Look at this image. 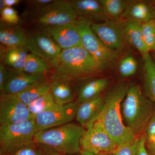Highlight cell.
Segmentation results:
<instances>
[{
  "instance_id": "cell-1",
  "label": "cell",
  "mask_w": 155,
  "mask_h": 155,
  "mask_svg": "<svg viewBox=\"0 0 155 155\" xmlns=\"http://www.w3.org/2000/svg\"><path fill=\"white\" fill-rule=\"evenodd\" d=\"M128 87L127 83L121 82L110 88L104 97L102 110L93 121L100 122L117 145L130 141L137 137L123 123L121 112V104Z\"/></svg>"
},
{
  "instance_id": "cell-2",
  "label": "cell",
  "mask_w": 155,
  "mask_h": 155,
  "mask_svg": "<svg viewBox=\"0 0 155 155\" xmlns=\"http://www.w3.org/2000/svg\"><path fill=\"white\" fill-rule=\"evenodd\" d=\"M121 112L126 126L136 136H140L144 132L155 111L152 102L144 96L138 85L133 84L128 87L121 104Z\"/></svg>"
},
{
  "instance_id": "cell-3",
  "label": "cell",
  "mask_w": 155,
  "mask_h": 155,
  "mask_svg": "<svg viewBox=\"0 0 155 155\" xmlns=\"http://www.w3.org/2000/svg\"><path fill=\"white\" fill-rule=\"evenodd\" d=\"M85 130L80 125L69 123L36 132L34 142L64 155L75 154L81 151V140Z\"/></svg>"
},
{
  "instance_id": "cell-4",
  "label": "cell",
  "mask_w": 155,
  "mask_h": 155,
  "mask_svg": "<svg viewBox=\"0 0 155 155\" xmlns=\"http://www.w3.org/2000/svg\"><path fill=\"white\" fill-rule=\"evenodd\" d=\"M49 63L56 72L73 79L102 72L94 59L82 46L62 50L58 58Z\"/></svg>"
},
{
  "instance_id": "cell-5",
  "label": "cell",
  "mask_w": 155,
  "mask_h": 155,
  "mask_svg": "<svg viewBox=\"0 0 155 155\" xmlns=\"http://www.w3.org/2000/svg\"><path fill=\"white\" fill-rule=\"evenodd\" d=\"M75 22L82 46L94 59L101 70L105 71L114 67L119 52L107 47L97 37L91 29L93 22L82 18H78Z\"/></svg>"
},
{
  "instance_id": "cell-6",
  "label": "cell",
  "mask_w": 155,
  "mask_h": 155,
  "mask_svg": "<svg viewBox=\"0 0 155 155\" xmlns=\"http://www.w3.org/2000/svg\"><path fill=\"white\" fill-rule=\"evenodd\" d=\"M36 132L34 118L15 124L0 125V153L10 152L34 142Z\"/></svg>"
},
{
  "instance_id": "cell-7",
  "label": "cell",
  "mask_w": 155,
  "mask_h": 155,
  "mask_svg": "<svg viewBox=\"0 0 155 155\" xmlns=\"http://www.w3.org/2000/svg\"><path fill=\"white\" fill-rule=\"evenodd\" d=\"M85 128L81 140V150L104 155H111L115 152L118 145L100 122H93Z\"/></svg>"
},
{
  "instance_id": "cell-8",
  "label": "cell",
  "mask_w": 155,
  "mask_h": 155,
  "mask_svg": "<svg viewBox=\"0 0 155 155\" xmlns=\"http://www.w3.org/2000/svg\"><path fill=\"white\" fill-rule=\"evenodd\" d=\"M34 19L47 27L73 23L78 18L70 1H54L35 12Z\"/></svg>"
},
{
  "instance_id": "cell-9",
  "label": "cell",
  "mask_w": 155,
  "mask_h": 155,
  "mask_svg": "<svg viewBox=\"0 0 155 155\" xmlns=\"http://www.w3.org/2000/svg\"><path fill=\"white\" fill-rule=\"evenodd\" d=\"M79 104L77 101L58 105L34 117L37 132L70 123L76 116Z\"/></svg>"
},
{
  "instance_id": "cell-10",
  "label": "cell",
  "mask_w": 155,
  "mask_h": 155,
  "mask_svg": "<svg viewBox=\"0 0 155 155\" xmlns=\"http://www.w3.org/2000/svg\"><path fill=\"white\" fill-rule=\"evenodd\" d=\"M32 118L28 106L16 94L2 93L0 96V125L15 124Z\"/></svg>"
},
{
  "instance_id": "cell-11",
  "label": "cell",
  "mask_w": 155,
  "mask_h": 155,
  "mask_svg": "<svg viewBox=\"0 0 155 155\" xmlns=\"http://www.w3.org/2000/svg\"><path fill=\"white\" fill-rule=\"evenodd\" d=\"M124 21L108 20L92 23L91 28L95 35L107 47L119 51L124 47L125 41Z\"/></svg>"
},
{
  "instance_id": "cell-12",
  "label": "cell",
  "mask_w": 155,
  "mask_h": 155,
  "mask_svg": "<svg viewBox=\"0 0 155 155\" xmlns=\"http://www.w3.org/2000/svg\"><path fill=\"white\" fill-rule=\"evenodd\" d=\"M25 48L31 54L49 62L60 55L62 49L44 31L28 36Z\"/></svg>"
},
{
  "instance_id": "cell-13",
  "label": "cell",
  "mask_w": 155,
  "mask_h": 155,
  "mask_svg": "<svg viewBox=\"0 0 155 155\" xmlns=\"http://www.w3.org/2000/svg\"><path fill=\"white\" fill-rule=\"evenodd\" d=\"M75 22L45 27L44 31L52 38L62 50L81 46H82L81 39Z\"/></svg>"
},
{
  "instance_id": "cell-14",
  "label": "cell",
  "mask_w": 155,
  "mask_h": 155,
  "mask_svg": "<svg viewBox=\"0 0 155 155\" xmlns=\"http://www.w3.org/2000/svg\"><path fill=\"white\" fill-rule=\"evenodd\" d=\"M49 80L50 92L58 105L75 102L72 78L56 72Z\"/></svg>"
},
{
  "instance_id": "cell-15",
  "label": "cell",
  "mask_w": 155,
  "mask_h": 155,
  "mask_svg": "<svg viewBox=\"0 0 155 155\" xmlns=\"http://www.w3.org/2000/svg\"><path fill=\"white\" fill-rule=\"evenodd\" d=\"M78 18H82L96 23L106 22L109 20L106 16L99 1L74 0L70 1Z\"/></svg>"
},
{
  "instance_id": "cell-16",
  "label": "cell",
  "mask_w": 155,
  "mask_h": 155,
  "mask_svg": "<svg viewBox=\"0 0 155 155\" xmlns=\"http://www.w3.org/2000/svg\"><path fill=\"white\" fill-rule=\"evenodd\" d=\"M46 78V76L30 75L9 68L2 93L17 94L31 84Z\"/></svg>"
},
{
  "instance_id": "cell-17",
  "label": "cell",
  "mask_w": 155,
  "mask_h": 155,
  "mask_svg": "<svg viewBox=\"0 0 155 155\" xmlns=\"http://www.w3.org/2000/svg\"><path fill=\"white\" fill-rule=\"evenodd\" d=\"M104 97L102 96L81 104L78 107L75 119L81 126L86 127L96 119L102 110Z\"/></svg>"
},
{
  "instance_id": "cell-18",
  "label": "cell",
  "mask_w": 155,
  "mask_h": 155,
  "mask_svg": "<svg viewBox=\"0 0 155 155\" xmlns=\"http://www.w3.org/2000/svg\"><path fill=\"white\" fill-rule=\"evenodd\" d=\"M153 10L146 3L141 1H129L122 19L143 23L153 19Z\"/></svg>"
},
{
  "instance_id": "cell-19",
  "label": "cell",
  "mask_w": 155,
  "mask_h": 155,
  "mask_svg": "<svg viewBox=\"0 0 155 155\" xmlns=\"http://www.w3.org/2000/svg\"><path fill=\"white\" fill-rule=\"evenodd\" d=\"M109 78L94 79L83 84L78 90L77 102L79 105L94 100L99 97L108 87Z\"/></svg>"
},
{
  "instance_id": "cell-20",
  "label": "cell",
  "mask_w": 155,
  "mask_h": 155,
  "mask_svg": "<svg viewBox=\"0 0 155 155\" xmlns=\"http://www.w3.org/2000/svg\"><path fill=\"white\" fill-rule=\"evenodd\" d=\"M125 21V41L138 51L142 56L149 53L145 43L142 30V23L135 21Z\"/></svg>"
},
{
  "instance_id": "cell-21",
  "label": "cell",
  "mask_w": 155,
  "mask_h": 155,
  "mask_svg": "<svg viewBox=\"0 0 155 155\" xmlns=\"http://www.w3.org/2000/svg\"><path fill=\"white\" fill-rule=\"evenodd\" d=\"M28 36L17 26H1L0 42L8 48L25 47Z\"/></svg>"
},
{
  "instance_id": "cell-22",
  "label": "cell",
  "mask_w": 155,
  "mask_h": 155,
  "mask_svg": "<svg viewBox=\"0 0 155 155\" xmlns=\"http://www.w3.org/2000/svg\"><path fill=\"white\" fill-rule=\"evenodd\" d=\"M27 51L25 47L7 48L1 53V57L9 68L22 72L28 54Z\"/></svg>"
},
{
  "instance_id": "cell-23",
  "label": "cell",
  "mask_w": 155,
  "mask_h": 155,
  "mask_svg": "<svg viewBox=\"0 0 155 155\" xmlns=\"http://www.w3.org/2000/svg\"><path fill=\"white\" fill-rule=\"evenodd\" d=\"M142 58L145 93L152 102L155 103V62L150 53Z\"/></svg>"
},
{
  "instance_id": "cell-24",
  "label": "cell",
  "mask_w": 155,
  "mask_h": 155,
  "mask_svg": "<svg viewBox=\"0 0 155 155\" xmlns=\"http://www.w3.org/2000/svg\"><path fill=\"white\" fill-rule=\"evenodd\" d=\"M50 92V81L46 78L31 84L16 95L22 102L28 106L34 100Z\"/></svg>"
},
{
  "instance_id": "cell-25",
  "label": "cell",
  "mask_w": 155,
  "mask_h": 155,
  "mask_svg": "<svg viewBox=\"0 0 155 155\" xmlns=\"http://www.w3.org/2000/svg\"><path fill=\"white\" fill-rule=\"evenodd\" d=\"M51 67L48 61L33 54H29L27 55L23 72L30 75L46 76L50 72Z\"/></svg>"
},
{
  "instance_id": "cell-26",
  "label": "cell",
  "mask_w": 155,
  "mask_h": 155,
  "mask_svg": "<svg viewBox=\"0 0 155 155\" xmlns=\"http://www.w3.org/2000/svg\"><path fill=\"white\" fill-rule=\"evenodd\" d=\"M106 16L110 20L121 21L128 2L123 0H99Z\"/></svg>"
},
{
  "instance_id": "cell-27",
  "label": "cell",
  "mask_w": 155,
  "mask_h": 155,
  "mask_svg": "<svg viewBox=\"0 0 155 155\" xmlns=\"http://www.w3.org/2000/svg\"><path fill=\"white\" fill-rule=\"evenodd\" d=\"M58 106L50 92L31 102L28 108L33 118L38 114L49 110Z\"/></svg>"
},
{
  "instance_id": "cell-28",
  "label": "cell",
  "mask_w": 155,
  "mask_h": 155,
  "mask_svg": "<svg viewBox=\"0 0 155 155\" xmlns=\"http://www.w3.org/2000/svg\"><path fill=\"white\" fill-rule=\"evenodd\" d=\"M47 147L36 143H31L10 152L0 155H45Z\"/></svg>"
},
{
  "instance_id": "cell-29",
  "label": "cell",
  "mask_w": 155,
  "mask_h": 155,
  "mask_svg": "<svg viewBox=\"0 0 155 155\" xmlns=\"http://www.w3.org/2000/svg\"><path fill=\"white\" fill-rule=\"evenodd\" d=\"M137 61L133 56L127 55L121 59L118 66V71L123 78L130 77L137 70Z\"/></svg>"
},
{
  "instance_id": "cell-30",
  "label": "cell",
  "mask_w": 155,
  "mask_h": 155,
  "mask_svg": "<svg viewBox=\"0 0 155 155\" xmlns=\"http://www.w3.org/2000/svg\"><path fill=\"white\" fill-rule=\"evenodd\" d=\"M145 43L149 51L155 52V24L153 19L142 23Z\"/></svg>"
},
{
  "instance_id": "cell-31",
  "label": "cell",
  "mask_w": 155,
  "mask_h": 155,
  "mask_svg": "<svg viewBox=\"0 0 155 155\" xmlns=\"http://www.w3.org/2000/svg\"><path fill=\"white\" fill-rule=\"evenodd\" d=\"M140 136L130 141L118 145L115 152L111 155H136Z\"/></svg>"
},
{
  "instance_id": "cell-32",
  "label": "cell",
  "mask_w": 155,
  "mask_h": 155,
  "mask_svg": "<svg viewBox=\"0 0 155 155\" xmlns=\"http://www.w3.org/2000/svg\"><path fill=\"white\" fill-rule=\"evenodd\" d=\"M1 13V19L3 22L11 25H16L19 22V17L15 9L10 7H6Z\"/></svg>"
},
{
  "instance_id": "cell-33",
  "label": "cell",
  "mask_w": 155,
  "mask_h": 155,
  "mask_svg": "<svg viewBox=\"0 0 155 155\" xmlns=\"http://www.w3.org/2000/svg\"><path fill=\"white\" fill-rule=\"evenodd\" d=\"M144 134L147 141H152L155 140V113L150 119L145 129Z\"/></svg>"
},
{
  "instance_id": "cell-34",
  "label": "cell",
  "mask_w": 155,
  "mask_h": 155,
  "mask_svg": "<svg viewBox=\"0 0 155 155\" xmlns=\"http://www.w3.org/2000/svg\"><path fill=\"white\" fill-rule=\"evenodd\" d=\"M53 0H33L28 1V5L35 12L47 5L53 2Z\"/></svg>"
},
{
  "instance_id": "cell-35",
  "label": "cell",
  "mask_w": 155,
  "mask_h": 155,
  "mask_svg": "<svg viewBox=\"0 0 155 155\" xmlns=\"http://www.w3.org/2000/svg\"><path fill=\"white\" fill-rule=\"evenodd\" d=\"M146 138L144 134L140 136L136 155H149L146 148Z\"/></svg>"
},
{
  "instance_id": "cell-36",
  "label": "cell",
  "mask_w": 155,
  "mask_h": 155,
  "mask_svg": "<svg viewBox=\"0 0 155 155\" xmlns=\"http://www.w3.org/2000/svg\"><path fill=\"white\" fill-rule=\"evenodd\" d=\"M8 75V69L3 63L0 64V91L2 93Z\"/></svg>"
},
{
  "instance_id": "cell-37",
  "label": "cell",
  "mask_w": 155,
  "mask_h": 155,
  "mask_svg": "<svg viewBox=\"0 0 155 155\" xmlns=\"http://www.w3.org/2000/svg\"><path fill=\"white\" fill-rule=\"evenodd\" d=\"M146 148L149 155H155V141H146Z\"/></svg>"
},
{
  "instance_id": "cell-38",
  "label": "cell",
  "mask_w": 155,
  "mask_h": 155,
  "mask_svg": "<svg viewBox=\"0 0 155 155\" xmlns=\"http://www.w3.org/2000/svg\"><path fill=\"white\" fill-rule=\"evenodd\" d=\"M20 1L19 0H5V5L6 7L12 8L13 6L17 5Z\"/></svg>"
},
{
  "instance_id": "cell-39",
  "label": "cell",
  "mask_w": 155,
  "mask_h": 155,
  "mask_svg": "<svg viewBox=\"0 0 155 155\" xmlns=\"http://www.w3.org/2000/svg\"><path fill=\"white\" fill-rule=\"evenodd\" d=\"M45 155H64L60 153L57 152L47 147L46 152Z\"/></svg>"
},
{
  "instance_id": "cell-40",
  "label": "cell",
  "mask_w": 155,
  "mask_h": 155,
  "mask_svg": "<svg viewBox=\"0 0 155 155\" xmlns=\"http://www.w3.org/2000/svg\"><path fill=\"white\" fill-rule=\"evenodd\" d=\"M80 153L81 155H104L97 154L93 153L88 152L85 151L81 150L80 152Z\"/></svg>"
},
{
  "instance_id": "cell-41",
  "label": "cell",
  "mask_w": 155,
  "mask_h": 155,
  "mask_svg": "<svg viewBox=\"0 0 155 155\" xmlns=\"http://www.w3.org/2000/svg\"><path fill=\"white\" fill-rule=\"evenodd\" d=\"M5 8H6V6L5 5V0H1L0 1V11H1V12Z\"/></svg>"
},
{
  "instance_id": "cell-42",
  "label": "cell",
  "mask_w": 155,
  "mask_h": 155,
  "mask_svg": "<svg viewBox=\"0 0 155 155\" xmlns=\"http://www.w3.org/2000/svg\"><path fill=\"white\" fill-rule=\"evenodd\" d=\"M153 20L155 24V8L153 10Z\"/></svg>"
},
{
  "instance_id": "cell-43",
  "label": "cell",
  "mask_w": 155,
  "mask_h": 155,
  "mask_svg": "<svg viewBox=\"0 0 155 155\" xmlns=\"http://www.w3.org/2000/svg\"><path fill=\"white\" fill-rule=\"evenodd\" d=\"M81 155V154L80 153H79L75 154H72V155Z\"/></svg>"
},
{
  "instance_id": "cell-44",
  "label": "cell",
  "mask_w": 155,
  "mask_h": 155,
  "mask_svg": "<svg viewBox=\"0 0 155 155\" xmlns=\"http://www.w3.org/2000/svg\"><path fill=\"white\" fill-rule=\"evenodd\" d=\"M154 56H155V52H154Z\"/></svg>"
}]
</instances>
